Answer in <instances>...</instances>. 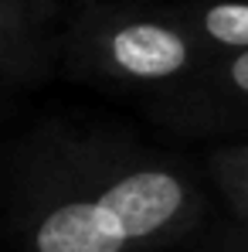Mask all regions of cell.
Masks as SVG:
<instances>
[{
    "instance_id": "6da1fadb",
    "label": "cell",
    "mask_w": 248,
    "mask_h": 252,
    "mask_svg": "<svg viewBox=\"0 0 248 252\" xmlns=\"http://www.w3.org/2000/svg\"><path fill=\"white\" fill-rule=\"evenodd\" d=\"M7 191L17 252H160L207 211L180 157L55 123L21 136Z\"/></svg>"
},
{
    "instance_id": "5b68a950",
    "label": "cell",
    "mask_w": 248,
    "mask_h": 252,
    "mask_svg": "<svg viewBox=\"0 0 248 252\" xmlns=\"http://www.w3.org/2000/svg\"><path fill=\"white\" fill-rule=\"evenodd\" d=\"M207 174L224 205L248 225V143H224L207 154Z\"/></svg>"
},
{
    "instance_id": "7a4b0ae2",
    "label": "cell",
    "mask_w": 248,
    "mask_h": 252,
    "mask_svg": "<svg viewBox=\"0 0 248 252\" xmlns=\"http://www.w3.org/2000/svg\"><path fill=\"white\" fill-rule=\"evenodd\" d=\"M201 55L204 48L191 31L166 21L133 17L106 28L92 44H85L75 72L102 82L177 89L204 68Z\"/></svg>"
},
{
    "instance_id": "277c9868",
    "label": "cell",
    "mask_w": 248,
    "mask_h": 252,
    "mask_svg": "<svg viewBox=\"0 0 248 252\" xmlns=\"http://www.w3.org/2000/svg\"><path fill=\"white\" fill-rule=\"evenodd\" d=\"M197 31L194 38L201 48L228 58L248 51V0H218L207 3L204 10L194 17Z\"/></svg>"
},
{
    "instance_id": "3957f363",
    "label": "cell",
    "mask_w": 248,
    "mask_h": 252,
    "mask_svg": "<svg viewBox=\"0 0 248 252\" xmlns=\"http://www.w3.org/2000/svg\"><path fill=\"white\" fill-rule=\"evenodd\" d=\"M157 120L177 133H245L248 136V51L218 58L194 79L153 99Z\"/></svg>"
}]
</instances>
